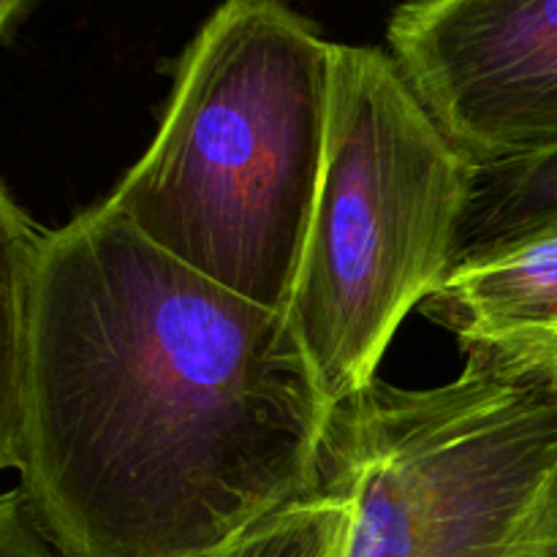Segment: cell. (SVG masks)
<instances>
[{
	"instance_id": "cell-1",
	"label": "cell",
	"mask_w": 557,
	"mask_h": 557,
	"mask_svg": "<svg viewBox=\"0 0 557 557\" xmlns=\"http://www.w3.org/2000/svg\"><path fill=\"white\" fill-rule=\"evenodd\" d=\"M332 406L286 313L107 205L44 234L20 490L65 557H212L315 493Z\"/></svg>"
},
{
	"instance_id": "cell-5",
	"label": "cell",
	"mask_w": 557,
	"mask_h": 557,
	"mask_svg": "<svg viewBox=\"0 0 557 557\" xmlns=\"http://www.w3.org/2000/svg\"><path fill=\"white\" fill-rule=\"evenodd\" d=\"M386 41L473 166L557 147V0H403Z\"/></svg>"
},
{
	"instance_id": "cell-10",
	"label": "cell",
	"mask_w": 557,
	"mask_h": 557,
	"mask_svg": "<svg viewBox=\"0 0 557 557\" xmlns=\"http://www.w3.org/2000/svg\"><path fill=\"white\" fill-rule=\"evenodd\" d=\"M0 557H65L36 520L20 487L0 493Z\"/></svg>"
},
{
	"instance_id": "cell-2",
	"label": "cell",
	"mask_w": 557,
	"mask_h": 557,
	"mask_svg": "<svg viewBox=\"0 0 557 557\" xmlns=\"http://www.w3.org/2000/svg\"><path fill=\"white\" fill-rule=\"evenodd\" d=\"M332 47L286 0H221L161 128L103 205L207 281L286 313L330 136Z\"/></svg>"
},
{
	"instance_id": "cell-12",
	"label": "cell",
	"mask_w": 557,
	"mask_h": 557,
	"mask_svg": "<svg viewBox=\"0 0 557 557\" xmlns=\"http://www.w3.org/2000/svg\"><path fill=\"white\" fill-rule=\"evenodd\" d=\"M36 0H0V38L30 11Z\"/></svg>"
},
{
	"instance_id": "cell-8",
	"label": "cell",
	"mask_w": 557,
	"mask_h": 557,
	"mask_svg": "<svg viewBox=\"0 0 557 557\" xmlns=\"http://www.w3.org/2000/svg\"><path fill=\"white\" fill-rule=\"evenodd\" d=\"M557 228V147L473 169L455 264Z\"/></svg>"
},
{
	"instance_id": "cell-11",
	"label": "cell",
	"mask_w": 557,
	"mask_h": 557,
	"mask_svg": "<svg viewBox=\"0 0 557 557\" xmlns=\"http://www.w3.org/2000/svg\"><path fill=\"white\" fill-rule=\"evenodd\" d=\"M498 373H504V370H498ZM506 375H522V379H531L536 381V384L547 386L553 395H557V351L549 354V357L539 359V362L525 364V368L509 370Z\"/></svg>"
},
{
	"instance_id": "cell-4",
	"label": "cell",
	"mask_w": 557,
	"mask_h": 557,
	"mask_svg": "<svg viewBox=\"0 0 557 557\" xmlns=\"http://www.w3.org/2000/svg\"><path fill=\"white\" fill-rule=\"evenodd\" d=\"M354 506L346 557H557V395L466 359L330 411L315 490Z\"/></svg>"
},
{
	"instance_id": "cell-9",
	"label": "cell",
	"mask_w": 557,
	"mask_h": 557,
	"mask_svg": "<svg viewBox=\"0 0 557 557\" xmlns=\"http://www.w3.org/2000/svg\"><path fill=\"white\" fill-rule=\"evenodd\" d=\"M351 517L346 495L319 487L256 522L212 557H346Z\"/></svg>"
},
{
	"instance_id": "cell-6",
	"label": "cell",
	"mask_w": 557,
	"mask_h": 557,
	"mask_svg": "<svg viewBox=\"0 0 557 557\" xmlns=\"http://www.w3.org/2000/svg\"><path fill=\"white\" fill-rule=\"evenodd\" d=\"M419 310L484 368L509 373L549 357L557 351V228L460 261Z\"/></svg>"
},
{
	"instance_id": "cell-3",
	"label": "cell",
	"mask_w": 557,
	"mask_h": 557,
	"mask_svg": "<svg viewBox=\"0 0 557 557\" xmlns=\"http://www.w3.org/2000/svg\"><path fill=\"white\" fill-rule=\"evenodd\" d=\"M473 169L389 52L332 47L324 172L286 305L330 406L379 379L395 332L451 272Z\"/></svg>"
},
{
	"instance_id": "cell-7",
	"label": "cell",
	"mask_w": 557,
	"mask_h": 557,
	"mask_svg": "<svg viewBox=\"0 0 557 557\" xmlns=\"http://www.w3.org/2000/svg\"><path fill=\"white\" fill-rule=\"evenodd\" d=\"M44 234L0 180V473L16 471L20 462L33 294Z\"/></svg>"
}]
</instances>
